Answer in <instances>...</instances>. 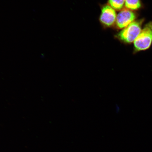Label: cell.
Instances as JSON below:
<instances>
[{"label": "cell", "mask_w": 152, "mask_h": 152, "mask_svg": "<svg viewBox=\"0 0 152 152\" xmlns=\"http://www.w3.org/2000/svg\"><path fill=\"white\" fill-rule=\"evenodd\" d=\"M143 20L134 21L118 33L116 37L126 43L134 42L141 32Z\"/></svg>", "instance_id": "6da1fadb"}, {"label": "cell", "mask_w": 152, "mask_h": 152, "mask_svg": "<svg viewBox=\"0 0 152 152\" xmlns=\"http://www.w3.org/2000/svg\"><path fill=\"white\" fill-rule=\"evenodd\" d=\"M152 42V22L148 23L134 41L136 52L147 50L151 47Z\"/></svg>", "instance_id": "7a4b0ae2"}, {"label": "cell", "mask_w": 152, "mask_h": 152, "mask_svg": "<svg viewBox=\"0 0 152 152\" xmlns=\"http://www.w3.org/2000/svg\"><path fill=\"white\" fill-rule=\"evenodd\" d=\"M117 15L115 9L109 5L102 7L99 20L101 23L106 27H110L115 23Z\"/></svg>", "instance_id": "3957f363"}, {"label": "cell", "mask_w": 152, "mask_h": 152, "mask_svg": "<svg viewBox=\"0 0 152 152\" xmlns=\"http://www.w3.org/2000/svg\"><path fill=\"white\" fill-rule=\"evenodd\" d=\"M136 15L132 10L123 9L117 15L115 22L116 27L118 29H123L134 21Z\"/></svg>", "instance_id": "277c9868"}, {"label": "cell", "mask_w": 152, "mask_h": 152, "mask_svg": "<svg viewBox=\"0 0 152 152\" xmlns=\"http://www.w3.org/2000/svg\"><path fill=\"white\" fill-rule=\"evenodd\" d=\"M125 6L127 9L136 10L141 7L140 0H125Z\"/></svg>", "instance_id": "5b68a950"}, {"label": "cell", "mask_w": 152, "mask_h": 152, "mask_svg": "<svg viewBox=\"0 0 152 152\" xmlns=\"http://www.w3.org/2000/svg\"><path fill=\"white\" fill-rule=\"evenodd\" d=\"M125 0H108L109 5L117 11L121 10L125 5Z\"/></svg>", "instance_id": "8992f818"}]
</instances>
